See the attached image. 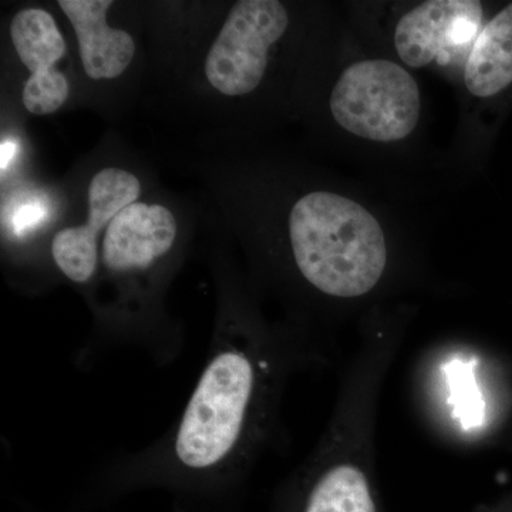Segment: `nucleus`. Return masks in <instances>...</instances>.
<instances>
[{
  "label": "nucleus",
  "mask_w": 512,
  "mask_h": 512,
  "mask_svg": "<svg viewBox=\"0 0 512 512\" xmlns=\"http://www.w3.org/2000/svg\"><path fill=\"white\" fill-rule=\"evenodd\" d=\"M281 348L222 311L200 376L158 439L100 464L107 485L161 484L214 493L237 484L264 446L284 377Z\"/></svg>",
  "instance_id": "1"
},
{
  "label": "nucleus",
  "mask_w": 512,
  "mask_h": 512,
  "mask_svg": "<svg viewBox=\"0 0 512 512\" xmlns=\"http://www.w3.org/2000/svg\"><path fill=\"white\" fill-rule=\"evenodd\" d=\"M293 261L308 284L335 298L372 291L386 268L383 229L357 202L315 191L289 214Z\"/></svg>",
  "instance_id": "2"
},
{
  "label": "nucleus",
  "mask_w": 512,
  "mask_h": 512,
  "mask_svg": "<svg viewBox=\"0 0 512 512\" xmlns=\"http://www.w3.org/2000/svg\"><path fill=\"white\" fill-rule=\"evenodd\" d=\"M330 111L349 133L393 143L409 136L419 123V86L412 74L389 60L355 63L333 87Z\"/></svg>",
  "instance_id": "3"
},
{
  "label": "nucleus",
  "mask_w": 512,
  "mask_h": 512,
  "mask_svg": "<svg viewBox=\"0 0 512 512\" xmlns=\"http://www.w3.org/2000/svg\"><path fill=\"white\" fill-rule=\"evenodd\" d=\"M288 25V12L281 2L235 3L205 60L211 86L228 97L254 92L264 79L269 49L284 36Z\"/></svg>",
  "instance_id": "4"
},
{
  "label": "nucleus",
  "mask_w": 512,
  "mask_h": 512,
  "mask_svg": "<svg viewBox=\"0 0 512 512\" xmlns=\"http://www.w3.org/2000/svg\"><path fill=\"white\" fill-rule=\"evenodd\" d=\"M483 20L478 0H429L410 10L397 23V55L414 69L433 60L446 63L454 53L473 47Z\"/></svg>",
  "instance_id": "5"
},
{
  "label": "nucleus",
  "mask_w": 512,
  "mask_h": 512,
  "mask_svg": "<svg viewBox=\"0 0 512 512\" xmlns=\"http://www.w3.org/2000/svg\"><path fill=\"white\" fill-rule=\"evenodd\" d=\"M136 175L121 168L107 167L94 175L89 185L87 225L64 228L52 241V258L70 282L87 285L99 266L97 238L104 228L140 197Z\"/></svg>",
  "instance_id": "6"
},
{
  "label": "nucleus",
  "mask_w": 512,
  "mask_h": 512,
  "mask_svg": "<svg viewBox=\"0 0 512 512\" xmlns=\"http://www.w3.org/2000/svg\"><path fill=\"white\" fill-rule=\"evenodd\" d=\"M177 231L168 208L134 202L107 227L101 249L104 269L119 279L148 274L170 254Z\"/></svg>",
  "instance_id": "7"
},
{
  "label": "nucleus",
  "mask_w": 512,
  "mask_h": 512,
  "mask_svg": "<svg viewBox=\"0 0 512 512\" xmlns=\"http://www.w3.org/2000/svg\"><path fill=\"white\" fill-rule=\"evenodd\" d=\"M79 40L80 59L93 80L116 79L126 72L136 55L133 37L107 25L111 0H60Z\"/></svg>",
  "instance_id": "8"
},
{
  "label": "nucleus",
  "mask_w": 512,
  "mask_h": 512,
  "mask_svg": "<svg viewBox=\"0 0 512 512\" xmlns=\"http://www.w3.org/2000/svg\"><path fill=\"white\" fill-rule=\"evenodd\" d=\"M468 92L493 97L512 83V3L478 33L464 67Z\"/></svg>",
  "instance_id": "9"
},
{
  "label": "nucleus",
  "mask_w": 512,
  "mask_h": 512,
  "mask_svg": "<svg viewBox=\"0 0 512 512\" xmlns=\"http://www.w3.org/2000/svg\"><path fill=\"white\" fill-rule=\"evenodd\" d=\"M10 39L30 77L52 76L57 72L53 67L66 53L55 19L43 9L20 10L10 22Z\"/></svg>",
  "instance_id": "10"
},
{
  "label": "nucleus",
  "mask_w": 512,
  "mask_h": 512,
  "mask_svg": "<svg viewBox=\"0 0 512 512\" xmlns=\"http://www.w3.org/2000/svg\"><path fill=\"white\" fill-rule=\"evenodd\" d=\"M303 512H376L365 473L353 464H330L309 488Z\"/></svg>",
  "instance_id": "11"
},
{
  "label": "nucleus",
  "mask_w": 512,
  "mask_h": 512,
  "mask_svg": "<svg viewBox=\"0 0 512 512\" xmlns=\"http://www.w3.org/2000/svg\"><path fill=\"white\" fill-rule=\"evenodd\" d=\"M69 97V83L62 73L47 77H29L23 89V104L36 116L55 113Z\"/></svg>",
  "instance_id": "12"
},
{
  "label": "nucleus",
  "mask_w": 512,
  "mask_h": 512,
  "mask_svg": "<svg viewBox=\"0 0 512 512\" xmlns=\"http://www.w3.org/2000/svg\"><path fill=\"white\" fill-rule=\"evenodd\" d=\"M43 210L39 207H25L16 215L15 228L18 232L33 227L42 218Z\"/></svg>",
  "instance_id": "13"
},
{
  "label": "nucleus",
  "mask_w": 512,
  "mask_h": 512,
  "mask_svg": "<svg viewBox=\"0 0 512 512\" xmlns=\"http://www.w3.org/2000/svg\"><path fill=\"white\" fill-rule=\"evenodd\" d=\"M16 146L12 143V141H8V143L2 144V171H5V168L8 167L10 158L15 154Z\"/></svg>",
  "instance_id": "14"
}]
</instances>
